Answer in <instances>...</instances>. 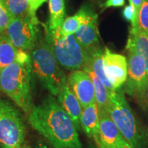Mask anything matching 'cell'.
<instances>
[{
  "mask_svg": "<svg viewBox=\"0 0 148 148\" xmlns=\"http://www.w3.org/2000/svg\"><path fill=\"white\" fill-rule=\"evenodd\" d=\"M30 56L21 50L18 60L1 70L0 90L5 93L25 114L32 111L33 104Z\"/></svg>",
  "mask_w": 148,
  "mask_h": 148,
  "instance_id": "7a4b0ae2",
  "label": "cell"
},
{
  "mask_svg": "<svg viewBox=\"0 0 148 148\" xmlns=\"http://www.w3.org/2000/svg\"><path fill=\"white\" fill-rule=\"evenodd\" d=\"M49 18L46 25L54 30L62 25L65 16L64 0H49Z\"/></svg>",
  "mask_w": 148,
  "mask_h": 148,
  "instance_id": "d6986e66",
  "label": "cell"
},
{
  "mask_svg": "<svg viewBox=\"0 0 148 148\" xmlns=\"http://www.w3.org/2000/svg\"><path fill=\"white\" fill-rule=\"evenodd\" d=\"M38 23L31 16L10 18L5 31L16 49L30 53L40 38Z\"/></svg>",
  "mask_w": 148,
  "mask_h": 148,
  "instance_id": "52a82bcc",
  "label": "cell"
},
{
  "mask_svg": "<svg viewBox=\"0 0 148 148\" xmlns=\"http://www.w3.org/2000/svg\"><path fill=\"white\" fill-rule=\"evenodd\" d=\"M129 32L126 46L132 47L144 59L148 76V34L140 30L138 25L131 26Z\"/></svg>",
  "mask_w": 148,
  "mask_h": 148,
  "instance_id": "2e32d148",
  "label": "cell"
},
{
  "mask_svg": "<svg viewBox=\"0 0 148 148\" xmlns=\"http://www.w3.org/2000/svg\"><path fill=\"white\" fill-rule=\"evenodd\" d=\"M130 3H132V4L134 5L135 7V8L137 10V11H138L139 10L140 6H141L142 3H143L144 0H129Z\"/></svg>",
  "mask_w": 148,
  "mask_h": 148,
  "instance_id": "83f0119b",
  "label": "cell"
},
{
  "mask_svg": "<svg viewBox=\"0 0 148 148\" xmlns=\"http://www.w3.org/2000/svg\"><path fill=\"white\" fill-rule=\"evenodd\" d=\"M82 6L84 10V16L74 35L83 49L88 50L99 46L98 14L92 5L85 3Z\"/></svg>",
  "mask_w": 148,
  "mask_h": 148,
  "instance_id": "9c48e42d",
  "label": "cell"
},
{
  "mask_svg": "<svg viewBox=\"0 0 148 148\" xmlns=\"http://www.w3.org/2000/svg\"><path fill=\"white\" fill-rule=\"evenodd\" d=\"M66 81L82 108L96 103L93 82L86 71L83 69L72 71L66 77Z\"/></svg>",
  "mask_w": 148,
  "mask_h": 148,
  "instance_id": "8fae6325",
  "label": "cell"
},
{
  "mask_svg": "<svg viewBox=\"0 0 148 148\" xmlns=\"http://www.w3.org/2000/svg\"><path fill=\"white\" fill-rule=\"evenodd\" d=\"M18 148H31V147H30V145H29V144L27 143V142L25 141Z\"/></svg>",
  "mask_w": 148,
  "mask_h": 148,
  "instance_id": "4dcf8cb0",
  "label": "cell"
},
{
  "mask_svg": "<svg viewBox=\"0 0 148 148\" xmlns=\"http://www.w3.org/2000/svg\"><path fill=\"white\" fill-rule=\"evenodd\" d=\"M28 5L29 12L31 17L37 19L36 16V12L41 5L43 4L47 0H26Z\"/></svg>",
  "mask_w": 148,
  "mask_h": 148,
  "instance_id": "d4e9b609",
  "label": "cell"
},
{
  "mask_svg": "<svg viewBox=\"0 0 148 148\" xmlns=\"http://www.w3.org/2000/svg\"><path fill=\"white\" fill-rule=\"evenodd\" d=\"M122 88L110 92V103L105 110L124 139L134 148H147V137L138 125L133 111L125 99Z\"/></svg>",
  "mask_w": 148,
  "mask_h": 148,
  "instance_id": "277c9868",
  "label": "cell"
},
{
  "mask_svg": "<svg viewBox=\"0 0 148 148\" xmlns=\"http://www.w3.org/2000/svg\"><path fill=\"white\" fill-rule=\"evenodd\" d=\"M90 148H97V147H90Z\"/></svg>",
  "mask_w": 148,
  "mask_h": 148,
  "instance_id": "d6a6232c",
  "label": "cell"
},
{
  "mask_svg": "<svg viewBox=\"0 0 148 148\" xmlns=\"http://www.w3.org/2000/svg\"><path fill=\"white\" fill-rule=\"evenodd\" d=\"M35 148H49V147H47V145H46V144L44 143L43 141H42V140H40V141L37 142Z\"/></svg>",
  "mask_w": 148,
  "mask_h": 148,
  "instance_id": "f1b7e54d",
  "label": "cell"
},
{
  "mask_svg": "<svg viewBox=\"0 0 148 148\" xmlns=\"http://www.w3.org/2000/svg\"><path fill=\"white\" fill-rule=\"evenodd\" d=\"M84 16V10L82 6L73 16L64 18L62 25L60 27V32L63 36L74 34L78 29L80 23H82Z\"/></svg>",
  "mask_w": 148,
  "mask_h": 148,
  "instance_id": "44dd1931",
  "label": "cell"
},
{
  "mask_svg": "<svg viewBox=\"0 0 148 148\" xmlns=\"http://www.w3.org/2000/svg\"><path fill=\"white\" fill-rule=\"evenodd\" d=\"M57 101L73 120L77 130H79L80 127L82 107L78 99L70 89L67 81H65L61 86L60 91L57 95Z\"/></svg>",
  "mask_w": 148,
  "mask_h": 148,
  "instance_id": "4fadbf2b",
  "label": "cell"
},
{
  "mask_svg": "<svg viewBox=\"0 0 148 148\" xmlns=\"http://www.w3.org/2000/svg\"><path fill=\"white\" fill-rule=\"evenodd\" d=\"M25 141V124L20 112L0 99V147L18 148Z\"/></svg>",
  "mask_w": 148,
  "mask_h": 148,
  "instance_id": "8992f818",
  "label": "cell"
},
{
  "mask_svg": "<svg viewBox=\"0 0 148 148\" xmlns=\"http://www.w3.org/2000/svg\"><path fill=\"white\" fill-rule=\"evenodd\" d=\"M0 1L5 6L11 18L31 16L29 14L28 5L26 0H0Z\"/></svg>",
  "mask_w": 148,
  "mask_h": 148,
  "instance_id": "ffe728a7",
  "label": "cell"
},
{
  "mask_svg": "<svg viewBox=\"0 0 148 148\" xmlns=\"http://www.w3.org/2000/svg\"><path fill=\"white\" fill-rule=\"evenodd\" d=\"M1 68H0V73H1Z\"/></svg>",
  "mask_w": 148,
  "mask_h": 148,
  "instance_id": "836d02e7",
  "label": "cell"
},
{
  "mask_svg": "<svg viewBox=\"0 0 148 148\" xmlns=\"http://www.w3.org/2000/svg\"><path fill=\"white\" fill-rule=\"evenodd\" d=\"M103 67L106 76L114 89L122 88L127 76V61L124 56L113 53L105 47L103 54Z\"/></svg>",
  "mask_w": 148,
  "mask_h": 148,
  "instance_id": "30bf717a",
  "label": "cell"
},
{
  "mask_svg": "<svg viewBox=\"0 0 148 148\" xmlns=\"http://www.w3.org/2000/svg\"><path fill=\"white\" fill-rule=\"evenodd\" d=\"M32 71L42 86L53 96L58 95L66 77L58 66L49 40L40 38L30 51Z\"/></svg>",
  "mask_w": 148,
  "mask_h": 148,
  "instance_id": "3957f363",
  "label": "cell"
},
{
  "mask_svg": "<svg viewBox=\"0 0 148 148\" xmlns=\"http://www.w3.org/2000/svg\"><path fill=\"white\" fill-rule=\"evenodd\" d=\"M125 5V0H106L104 3H100L101 11L106 10V8L112 7H122Z\"/></svg>",
  "mask_w": 148,
  "mask_h": 148,
  "instance_id": "484cf974",
  "label": "cell"
},
{
  "mask_svg": "<svg viewBox=\"0 0 148 148\" xmlns=\"http://www.w3.org/2000/svg\"><path fill=\"white\" fill-rule=\"evenodd\" d=\"M19 49L13 45L6 33L0 34V68L1 69L17 60Z\"/></svg>",
  "mask_w": 148,
  "mask_h": 148,
  "instance_id": "e0dca14e",
  "label": "cell"
},
{
  "mask_svg": "<svg viewBox=\"0 0 148 148\" xmlns=\"http://www.w3.org/2000/svg\"><path fill=\"white\" fill-rule=\"evenodd\" d=\"M10 18L11 16L8 12L0 1V34H3V32L6 30Z\"/></svg>",
  "mask_w": 148,
  "mask_h": 148,
  "instance_id": "cb8c5ba5",
  "label": "cell"
},
{
  "mask_svg": "<svg viewBox=\"0 0 148 148\" xmlns=\"http://www.w3.org/2000/svg\"><path fill=\"white\" fill-rule=\"evenodd\" d=\"M27 121L53 148H82L73 120L52 95L34 106Z\"/></svg>",
  "mask_w": 148,
  "mask_h": 148,
  "instance_id": "6da1fadb",
  "label": "cell"
},
{
  "mask_svg": "<svg viewBox=\"0 0 148 148\" xmlns=\"http://www.w3.org/2000/svg\"><path fill=\"white\" fill-rule=\"evenodd\" d=\"M125 47L127 51V76L124 91L144 103L148 84L145 60L132 47Z\"/></svg>",
  "mask_w": 148,
  "mask_h": 148,
  "instance_id": "ba28073f",
  "label": "cell"
},
{
  "mask_svg": "<svg viewBox=\"0 0 148 148\" xmlns=\"http://www.w3.org/2000/svg\"><path fill=\"white\" fill-rule=\"evenodd\" d=\"M80 126L89 138L95 141L97 147L99 145V119L97 103L82 108Z\"/></svg>",
  "mask_w": 148,
  "mask_h": 148,
  "instance_id": "5bb4252c",
  "label": "cell"
},
{
  "mask_svg": "<svg viewBox=\"0 0 148 148\" xmlns=\"http://www.w3.org/2000/svg\"><path fill=\"white\" fill-rule=\"evenodd\" d=\"M137 23L140 30L148 34V0H144L138 11Z\"/></svg>",
  "mask_w": 148,
  "mask_h": 148,
  "instance_id": "7402d4cb",
  "label": "cell"
},
{
  "mask_svg": "<svg viewBox=\"0 0 148 148\" xmlns=\"http://www.w3.org/2000/svg\"><path fill=\"white\" fill-rule=\"evenodd\" d=\"M144 104L146 105V106H147V108L148 110V84L145 90V96H144Z\"/></svg>",
  "mask_w": 148,
  "mask_h": 148,
  "instance_id": "f546056e",
  "label": "cell"
},
{
  "mask_svg": "<svg viewBox=\"0 0 148 148\" xmlns=\"http://www.w3.org/2000/svg\"><path fill=\"white\" fill-rule=\"evenodd\" d=\"M122 16L127 21L131 23V26L134 27L138 25V11L132 3H130L129 5L125 7L122 11Z\"/></svg>",
  "mask_w": 148,
  "mask_h": 148,
  "instance_id": "603a6c76",
  "label": "cell"
},
{
  "mask_svg": "<svg viewBox=\"0 0 148 148\" xmlns=\"http://www.w3.org/2000/svg\"><path fill=\"white\" fill-rule=\"evenodd\" d=\"M115 148H134L132 146L130 145L124 139V138H122L121 140L116 144Z\"/></svg>",
  "mask_w": 148,
  "mask_h": 148,
  "instance_id": "4316f807",
  "label": "cell"
},
{
  "mask_svg": "<svg viewBox=\"0 0 148 148\" xmlns=\"http://www.w3.org/2000/svg\"><path fill=\"white\" fill-rule=\"evenodd\" d=\"M45 36L50 41L58 64L68 70L82 69L86 62V51L75 35L63 36L60 27L51 30L46 25Z\"/></svg>",
  "mask_w": 148,
  "mask_h": 148,
  "instance_id": "5b68a950",
  "label": "cell"
},
{
  "mask_svg": "<svg viewBox=\"0 0 148 148\" xmlns=\"http://www.w3.org/2000/svg\"><path fill=\"white\" fill-rule=\"evenodd\" d=\"M92 1H95V2H99V1H102V0H91Z\"/></svg>",
  "mask_w": 148,
  "mask_h": 148,
  "instance_id": "1f68e13d",
  "label": "cell"
},
{
  "mask_svg": "<svg viewBox=\"0 0 148 148\" xmlns=\"http://www.w3.org/2000/svg\"><path fill=\"white\" fill-rule=\"evenodd\" d=\"M99 119V145L97 148H115L123 138L119 129L103 109H98Z\"/></svg>",
  "mask_w": 148,
  "mask_h": 148,
  "instance_id": "7c38bea8",
  "label": "cell"
},
{
  "mask_svg": "<svg viewBox=\"0 0 148 148\" xmlns=\"http://www.w3.org/2000/svg\"><path fill=\"white\" fill-rule=\"evenodd\" d=\"M83 70L90 75L93 82L95 92V99L98 109H103L106 110L110 103V92L101 82L100 79L96 76V75L91 69L87 65H84Z\"/></svg>",
  "mask_w": 148,
  "mask_h": 148,
  "instance_id": "ac0fdd59",
  "label": "cell"
},
{
  "mask_svg": "<svg viewBox=\"0 0 148 148\" xmlns=\"http://www.w3.org/2000/svg\"><path fill=\"white\" fill-rule=\"evenodd\" d=\"M103 51L104 50L99 47V46L85 50L86 51L85 65L89 66L92 71L95 73L96 76L104 84L109 92H114L115 91V90L114 89L112 84L106 77L103 71L102 59Z\"/></svg>",
  "mask_w": 148,
  "mask_h": 148,
  "instance_id": "9a60e30c",
  "label": "cell"
}]
</instances>
